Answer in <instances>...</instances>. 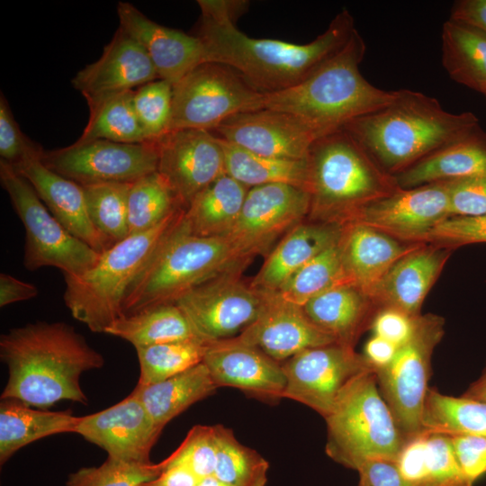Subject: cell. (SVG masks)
<instances>
[{
    "label": "cell",
    "instance_id": "1",
    "mask_svg": "<svg viewBox=\"0 0 486 486\" xmlns=\"http://www.w3.org/2000/svg\"><path fill=\"white\" fill-rule=\"evenodd\" d=\"M202 11L198 36L209 61L230 67L263 94L294 86L314 74L349 40L354 18L343 9L312 41L295 44L247 36L235 25L243 1L199 0Z\"/></svg>",
    "mask_w": 486,
    "mask_h": 486
},
{
    "label": "cell",
    "instance_id": "2",
    "mask_svg": "<svg viewBox=\"0 0 486 486\" xmlns=\"http://www.w3.org/2000/svg\"><path fill=\"white\" fill-rule=\"evenodd\" d=\"M0 358L8 369L1 400L47 409L61 400L87 404L83 373L104 366V358L71 325L37 321L0 337Z\"/></svg>",
    "mask_w": 486,
    "mask_h": 486
},
{
    "label": "cell",
    "instance_id": "3",
    "mask_svg": "<svg viewBox=\"0 0 486 486\" xmlns=\"http://www.w3.org/2000/svg\"><path fill=\"white\" fill-rule=\"evenodd\" d=\"M479 128L471 112H449L434 97L399 89L391 104L342 129L384 172L395 176Z\"/></svg>",
    "mask_w": 486,
    "mask_h": 486
},
{
    "label": "cell",
    "instance_id": "4",
    "mask_svg": "<svg viewBox=\"0 0 486 486\" xmlns=\"http://www.w3.org/2000/svg\"><path fill=\"white\" fill-rule=\"evenodd\" d=\"M365 51L356 29L344 48L310 76L285 90L265 94L263 109L292 114L324 136L388 105L397 90L378 88L363 76L360 64Z\"/></svg>",
    "mask_w": 486,
    "mask_h": 486
},
{
    "label": "cell",
    "instance_id": "5",
    "mask_svg": "<svg viewBox=\"0 0 486 486\" xmlns=\"http://www.w3.org/2000/svg\"><path fill=\"white\" fill-rule=\"evenodd\" d=\"M183 219L130 287L122 315L175 302L195 286L242 268L249 259L227 237L191 234Z\"/></svg>",
    "mask_w": 486,
    "mask_h": 486
},
{
    "label": "cell",
    "instance_id": "6",
    "mask_svg": "<svg viewBox=\"0 0 486 486\" xmlns=\"http://www.w3.org/2000/svg\"><path fill=\"white\" fill-rule=\"evenodd\" d=\"M184 213L179 209L157 226L113 244L84 274L64 276L63 299L72 317L91 331L104 333L122 316L127 292Z\"/></svg>",
    "mask_w": 486,
    "mask_h": 486
},
{
    "label": "cell",
    "instance_id": "7",
    "mask_svg": "<svg viewBox=\"0 0 486 486\" xmlns=\"http://www.w3.org/2000/svg\"><path fill=\"white\" fill-rule=\"evenodd\" d=\"M310 212L340 220L355 209L400 189L344 129L318 139L309 156Z\"/></svg>",
    "mask_w": 486,
    "mask_h": 486
},
{
    "label": "cell",
    "instance_id": "8",
    "mask_svg": "<svg viewBox=\"0 0 486 486\" xmlns=\"http://www.w3.org/2000/svg\"><path fill=\"white\" fill-rule=\"evenodd\" d=\"M375 372L356 378L324 418L327 454L356 471L369 461L396 462L407 440L380 392Z\"/></svg>",
    "mask_w": 486,
    "mask_h": 486
},
{
    "label": "cell",
    "instance_id": "9",
    "mask_svg": "<svg viewBox=\"0 0 486 486\" xmlns=\"http://www.w3.org/2000/svg\"><path fill=\"white\" fill-rule=\"evenodd\" d=\"M0 181L25 230L22 263L27 270L52 266L64 276H79L97 263L101 253L71 234L31 184L4 160H0Z\"/></svg>",
    "mask_w": 486,
    "mask_h": 486
},
{
    "label": "cell",
    "instance_id": "10",
    "mask_svg": "<svg viewBox=\"0 0 486 486\" xmlns=\"http://www.w3.org/2000/svg\"><path fill=\"white\" fill-rule=\"evenodd\" d=\"M264 97L230 67L203 63L173 86L167 133L186 129L212 131L233 115L263 109Z\"/></svg>",
    "mask_w": 486,
    "mask_h": 486
},
{
    "label": "cell",
    "instance_id": "11",
    "mask_svg": "<svg viewBox=\"0 0 486 486\" xmlns=\"http://www.w3.org/2000/svg\"><path fill=\"white\" fill-rule=\"evenodd\" d=\"M444 326V319L437 315L418 316L410 339L398 347L389 364L375 372L380 392L406 439L422 432L432 354Z\"/></svg>",
    "mask_w": 486,
    "mask_h": 486
},
{
    "label": "cell",
    "instance_id": "12",
    "mask_svg": "<svg viewBox=\"0 0 486 486\" xmlns=\"http://www.w3.org/2000/svg\"><path fill=\"white\" fill-rule=\"evenodd\" d=\"M238 268L189 290L175 303L196 335L207 343L238 336L261 314L270 297L246 284Z\"/></svg>",
    "mask_w": 486,
    "mask_h": 486
},
{
    "label": "cell",
    "instance_id": "13",
    "mask_svg": "<svg viewBox=\"0 0 486 486\" xmlns=\"http://www.w3.org/2000/svg\"><path fill=\"white\" fill-rule=\"evenodd\" d=\"M282 366L286 377L284 398L308 406L324 418L356 378L376 371L353 346L338 342L305 349Z\"/></svg>",
    "mask_w": 486,
    "mask_h": 486
},
{
    "label": "cell",
    "instance_id": "14",
    "mask_svg": "<svg viewBox=\"0 0 486 486\" xmlns=\"http://www.w3.org/2000/svg\"><path fill=\"white\" fill-rule=\"evenodd\" d=\"M41 160L50 170L81 185L132 183L158 170V152L155 141L120 143L97 140L43 150Z\"/></svg>",
    "mask_w": 486,
    "mask_h": 486
},
{
    "label": "cell",
    "instance_id": "15",
    "mask_svg": "<svg viewBox=\"0 0 486 486\" xmlns=\"http://www.w3.org/2000/svg\"><path fill=\"white\" fill-rule=\"evenodd\" d=\"M311 195L287 184L248 189L239 217L225 236L248 257L268 252L280 235L302 223L310 212Z\"/></svg>",
    "mask_w": 486,
    "mask_h": 486
},
{
    "label": "cell",
    "instance_id": "16",
    "mask_svg": "<svg viewBox=\"0 0 486 486\" xmlns=\"http://www.w3.org/2000/svg\"><path fill=\"white\" fill-rule=\"evenodd\" d=\"M448 215L445 182L398 189L347 213L341 220L364 224L408 242L421 239Z\"/></svg>",
    "mask_w": 486,
    "mask_h": 486
},
{
    "label": "cell",
    "instance_id": "17",
    "mask_svg": "<svg viewBox=\"0 0 486 486\" xmlns=\"http://www.w3.org/2000/svg\"><path fill=\"white\" fill-rule=\"evenodd\" d=\"M154 141L158 152L157 171L184 209L200 192L226 174L220 138L209 130H179Z\"/></svg>",
    "mask_w": 486,
    "mask_h": 486
},
{
    "label": "cell",
    "instance_id": "18",
    "mask_svg": "<svg viewBox=\"0 0 486 486\" xmlns=\"http://www.w3.org/2000/svg\"><path fill=\"white\" fill-rule=\"evenodd\" d=\"M250 152L276 158L306 160L320 136L296 116L270 109L241 112L211 132Z\"/></svg>",
    "mask_w": 486,
    "mask_h": 486
},
{
    "label": "cell",
    "instance_id": "19",
    "mask_svg": "<svg viewBox=\"0 0 486 486\" xmlns=\"http://www.w3.org/2000/svg\"><path fill=\"white\" fill-rule=\"evenodd\" d=\"M162 429L131 392L112 407L80 417L75 433L105 450L108 456L150 464V451Z\"/></svg>",
    "mask_w": 486,
    "mask_h": 486
},
{
    "label": "cell",
    "instance_id": "20",
    "mask_svg": "<svg viewBox=\"0 0 486 486\" xmlns=\"http://www.w3.org/2000/svg\"><path fill=\"white\" fill-rule=\"evenodd\" d=\"M202 363L218 388H236L267 402L284 398L282 364L236 338L209 343Z\"/></svg>",
    "mask_w": 486,
    "mask_h": 486
},
{
    "label": "cell",
    "instance_id": "21",
    "mask_svg": "<svg viewBox=\"0 0 486 486\" xmlns=\"http://www.w3.org/2000/svg\"><path fill=\"white\" fill-rule=\"evenodd\" d=\"M159 79L146 50L120 27L101 57L79 70L71 83L89 109L105 99Z\"/></svg>",
    "mask_w": 486,
    "mask_h": 486
},
{
    "label": "cell",
    "instance_id": "22",
    "mask_svg": "<svg viewBox=\"0 0 486 486\" xmlns=\"http://www.w3.org/2000/svg\"><path fill=\"white\" fill-rule=\"evenodd\" d=\"M120 28L147 52L159 79L176 85L196 67L210 62L202 40L160 25L127 2L117 7Z\"/></svg>",
    "mask_w": 486,
    "mask_h": 486
},
{
    "label": "cell",
    "instance_id": "23",
    "mask_svg": "<svg viewBox=\"0 0 486 486\" xmlns=\"http://www.w3.org/2000/svg\"><path fill=\"white\" fill-rule=\"evenodd\" d=\"M235 338L281 364L305 349L337 342L308 318L302 307L272 292L259 317Z\"/></svg>",
    "mask_w": 486,
    "mask_h": 486
},
{
    "label": "cell",
    "instance_id": "24",
    "mask_svg": "<svg viewBox=\"0 0 486 486\" xmlns=\"http://www.w3.org/2000/svg\"><path fill=\"white\" fill-rule=\"evenodd\" d=\"M42 151L34 145L22 160L13 166L71 234L97 252L104 253L112 246L90 220L82 185L48 168L41 160Z\"/></svg>",
    "mask_w": 486,
    "mask_h": 486
},
{
    "label": "cell",
    "instance_id": "25",
    "mask_svg": "<svg viewBox=\"0 0 486 486\" xmlns=\"http://www.w3.org/2000/svg\"><path fill=\"white\" fill-rule=\"evenodd\" d=\"M450 248L441 246L417 248L400 258L369 293L374 304L418 317L422 303L440 274Z\"/></svg>",
    "mask_w": 486,
    "mask_h": 486
},
{
    "label": "cell",
    "instance_id": "26",
    "mask_svg": "<svg viewBox=\"0 0 486 486\" xmlns=\"http://www.w3.org/2000/svg\"><path fill=\"white\" fill-rule=\"evenodd\" d=\"M342 232L343 225L336 221L298 224L269 253L250 284L275 292L300 268L338 242Z\"/></svg>",
    "mask_w": 486,
    "mask_h": 486
},
{
    "label": "cell",
    "instance_id": "27",
    "mask_svg": "<svg viewBox=\"0 0 486 486\" xmlns=\"http://www.w3.org/2000/svg\"><path fill=\"white\" fill-rule=\"evenodd\" d=\"M419 244L401 243L399 238L359 223L344 224L340 238L346 272L351 283L367 296L386 272Z\"/></svg>",
    "mask_w": 486,
    "mask_h": 486
},
{
    "label": "cell",
    "instance_id": "28",
    "mask_svg": "<svg viewBox=\"0 0 486 486\" xmlns=\"http://www.w3.org/2000/svg\"><path fill=\"white\" fill-rule=\"evenodd\" d=\"M397 466L411 486H472L462 470L451 437L421 432L408 438Z\"/></svg>",
    "mask_w": 486,
    "mask_h": 486
},
{
    "label": "cell",
    "instance_id": "29",
    "mask_svg": "<svg viewBox=\"0 0 486 486\" xmlns=\"http://www.w3.org/2000/svg\"><path fill=\"white\" fill-rule=\"evenodd\" d=\"M486 174V132L481 128L393 176L400 189Z\"/></svg>",
    "mask_w": 486,
    "mask_h": 486
},
{
    "label": "cell",
    "instance_id": "30",
    "mask_svg": "<svg viewBox=\"0 0 486 486\" xmlns=\"http://www.w3.org/2000/svg\"><path fill=\"white\" fill-rule=\"evenodd\" d=\"M372 300L357 286L345 284L309 300L302 309L320 328L338 343L353 346L367 324L371 326Z\"/></svg>",
    "mask_w": 486,
    "mask_h": 486
},
{
    "label": "cell",
    "instance_id": "31",
    "mask_svg": "<svg viewBox=\"0 0 486 486\" xmlns=\"http://www.w3.org/2000/svg\"><path fill=\"white\" fill-rule=\"evenodd\" d=\"M218 387L202 362L176 375L148 385L137 384L132 392L156 426L164 427L191 405L212 395Z\"/></svg>",
    "mask_w": 486,
    "mask_h": 486
},
{
    "label": "cell",
    "instance_id": "32",
    "mask_svg": "<svg viewBox=\"0 0 486 486\" xmlns=\"http://www.w3.org/2000/svg\"><path fill=\"white\" fill-rule=\"evenodd\" d=\"M80 417L69 410H33L15 400L0 403V464H5L18 450L49 436L75 433Z\"/></svg>",
    "mask_w": 486,
    "mask_h": 486
},
{
    "label": "cell",
    "instance_id": "33",
    "mask_svg": "<svg viewBox=\"0 0 486 486\" xmlns=\"http://www.w3.org/2000/svg\"><path fill=\"white\" fill-rule=\"evenodd\" d=\"M248 189L228 174L219 177L184 210L187 230L201 237H225L239 217Z\"/></svg>",
    "mask_w": 486,
    "mask_h": 486
},
{
    "label": "cell",
    "instance_id": "34",
    "mask_svg": "<svg viewBox=\"0 0 486 486\" xmlns=\"http://www.w3.org/2000/svg\"><path fill=\"white\" fill-rule=\"evenodd\" d=\"M104 333L130 343L135 348L173 341L201 339L175 302L159 304L130 315H122Z\"/></svg>",
    "mask_w": 486,
    "mask_h": 486
},
{
    "label": "cell",
    "instance_id": "35",
    "mask_svg": "<svg viewBox=\"0 0 486 486\" xmlns=\"http://www.w3.org/2000/svg\"><path fill=\"white\" fill-rule=\"evenodd\" d=\"M224 151L226 174L248 188L287 184L310 193L309 158L294 160L270 158L244 149L220 139Z\"/></svg>",
    "mask_w": 486,
    "mask_h": 486
},
{
    "label": "cell",
    "instance_id": "36",
    "mask_svg": "<svg viewBox=\"0 0 486 486\" xmlns=\"http://www.w3.org/2000/svg\"><path fill=\"white\" fill-rule=\"evenodd\" d=\"M442 64L454 81L486 93V36L448 19L442 29Z\"/></svg>",
    "mask_w": 486,
    "mask_h": 486
},
{
    "label": "cell",
    "instance_id": "37",
    "mask_svg": "<svg viewBox=\"0 0 486 486\" xmlns=\"http://www.w3.org/2000/svg\"><path fill=\"white\" fill-rule=\"evenodd\" d=\"M422 432L448 436L486 437V402L454 397L428 388L421 416Z\"/></svg>",
    "mask_w": 486,
    "mask_h": 486
},
{
    "label": "cell",
    "instance_id": "38",
    "mask_svg": "<svg viewBox=\"0 0 486 486\" xmlns=\"http://www.w3.org/2000/svg\"><path fill=\"white\" fill-rule=\"evenodd\" d=\"M345 284L352 283L346 272L339 240L309 261L272 293L302 307L311 298Z\"/></svg>",
    "mask_w": 486,
    "mask_h": 486
},
{
    "label": "cell",
    "instance_id": "39",
    "mask_svg": "<svg viewBox=\"0 0 486 486\" xmlns=\"http://www.w3.org/2000/svg\"><path fill=\"white\" fill-rule=\"evenodd\" d=\"M133 91L111 96L90 108L87 124L76 142H148L135 113Z\"/></svg>",
    "mask_w": 486,
    "mask_h": 486
},
{
    "label": "cell",
    "instance_id": "40",
    "mask_svg": "<svg viewBox=\"0 0 486 486\" xmlns=\"http://www.w3.org/2000/svg\"><path fill=\"white\" fill-rule=\"evenodd\" d=\"M179 209L184 208L158 171L140 177L132 183L128 198L130 235L157 226Z\"/></svg>",
    "mask_w": 486,
    "mask_h": 486
},
{
    "label": "cell",
    "instance_id": "41",
    "mask_svg": "<svg viewBox=\"0 0 486 486\" xmlns=\"http://www.w3.org/2000/svg\"><path fill=\"white\" fill-rule=\"evenodd\" d=\"M214 429L218 449L213 475L230 486H266L267 461L242 445L231 429L220 424Z\"/></svg>",
    "mask_w": 486,
    "mask_h": 486
},
{
    "label": "cell",
    "instance_id": "42",
    "mask_svg": "<svg viewBox=\"0 0 486 486\" xmlns=\"http://www.w3.org/2000/svg\"><path fill=\"white\" fill-rule=\"evenodd\" d=\"M132 183L108 182L82 185L90 220L111 246L130 235L128 198Z\"/></svg>",
    "mask_w": 486,
    "mask_h": 486
},
{
    "label": "cell",
    "instance_id": "43",
    "mask_svg": "<svg viewBox=\"0 0 486 486\" xmlns=\"http://www.w3.org/2000/svg\"><path fill=\"white\" fill-rule=\"evenodd\" d=\"M208 344L195 338L136 347L140 364L138 384L164 381L202 363Z\"/></svg>",
    "mask_w": 486,
    "mask_h": 486
},
{
    "label": "cell",
    "instance_id": "44",
    "mask_svg": "<svg viewBox=\"0 0 486 486\" xmlns=\"http://www.w3.org/2000/svg\"><path fill=\"white\" fill-rule=\"evenodd\" d=\"M162 471L161 463L140 464L108 456L99 466L83 467L70 473L66 486H140Z\"/></svg>",
    "mask_w": 486,
    "mask_h": 486
},
{
    "label": "cell",
    "instance_id": "45",
    "mask_svg": "<svg viewBox=\"0 0 486 486\" xmlns=\"http://www.w3.org/2000/svg\"><path fill=\"white\" fill-rule=\"evenodd\" d=\"M173 102V85L157 79L133 91V106L147 141L167 133Z\"/></svg>",
    "mask_w": 486,
    "mask_h": 486
},
{
    "label": "cell",
    "instance_id": "46",
    "mask_svg": "<svg viewBox=\"0 0 486 486\" xmlns=\"http://www.w3.org/2000/svg\"><path fill=\"white\" fill-rule=\"evenodd\" d=\"M217 449L214 426L196 425L190 429L176 450L160 463L163 470L182 465L202 479L213 475Z\"/></svg>",
    "mask_w": 486,
    "mask_h": 486
},
{
    "label": "cell",
    "instance_id": "47",
    "mask_svg": "<svg viewBox=\"0 0 486 486\" xmlns=\"http://www.w3.org/2000/svg\"><path fill=\"white\" fill-rule=\"evenodd\" d=\"M457 247L486 243V214L479 217H447L432 228L421 242Z\"/></svg>",
    "mask_w": 486,
    "mask_h": 486
},
{
    "label": "cell",
    "instance_id": "48",
    "mask_svg": "<svg viewBox=\"0 0 486 486\" xmlns=\"http://www.w3.org/2000/svg\"><path fill=\"white\" fill-rule=\"evenodd\" d=\"M449 217L486 214V174L445 181Z\"/></svg>",
    "mask_w": 486,
    "mask_h": 486
},
{
    "label": "cell",
    "instance_id": "49",
    "mask_svg": "<svg viewBox=\"0 0 486 486\" xmlns=\"http://www.w3.org/2000/svg\"><path fill=\"white\" fill-rule=\"evenodd\" d=\"M35 144L21 130L5 96H0V157L1 160L17 164Z\"/></svg>",
    "mask_w": 486,
    "mask_h": 486
},
{
    "label": "cell",
    "instance_id": "50",
    "mask_svg": "<svg viewBox=\"0 0 486 486\" xmlns=\"http://www.w3.org/2000/svg\"><path fill=\"white\" fill-rule=\"evenodd\" d=\"M416 318L395 309L382 308L374 314L370 327L374 336L399 347L410 339Z\"/></svg>",
    "mask_w": 486,
    "mask_h": 486
},
{
    "label": "cell",
    "instance_id": "51",
    "mask_svg": "<svg viewBox=\"0 0 486 486\" xmlns=\"http://www.w3.org/2000/svg\"><path fill=\"white\" fill-rule=\"evenodd\" d=\"M450 437L462 470L474 483L486 473V437L471 436Z\"/></svg>",
    "mask_w": 486,
    "mask_h": 486
},
{
    "label": "cell",
    "instance_id": "52",
    "mask_svg": "<svg viewBox=\"0 0 486 486\" xmlns=\"http://www.w3.org/2000/svg\"><path fill=\"white\" fill-rule=\"evenodd\" d=\"M357 472L359 479L369 486H411L401 475L396 462L369 461L362 464Z\"/></svg>",
    "mask_w": 486,
    "mask_h": 486
},
{
    "label": "cell",
    "instance_id": "53",
    "mask_svg": "<svg viewBox=\"0 0 486 486\" xmlns=\"http://www.w3.org/2000/svg\"><path fill=\"white\" fill-rule=\"evenodd\" d=\"M449 20L486 36V0L454 2Z\"/></svg>",
    "mask_w": 486,
    "mask_h": 486
},
{
    "label": "cell",
    "instance_id": "54",
    "mask_svg": "<svg viewBox=\"0 0 486 486\" xmlns=\"http://www.w3.org/2000/svg\"><path fill=\"white\" fill-rule=\"evenodd\" d=\"M38 294L39 290L34 284L5 273L0 274V307L30 300Z\"/></svg>",
    "mask_w": 486,
    "mask_h": 486
},
{
    "label": "cell",
    "instance_id": "55",
    "mask_svg": "<svg viewBox=\"0 0 486 486\" xmlns=\"http://www.w3.org/2000/svg\"><path fill=\"white\" fill-rule=\"evenodd\" d=\"M201 479L182 465L165 468L155 479L140 486H195Z\"/></svg>",
    "mask_w": 486,
    "mask_h": 486
},
{
    "label": "cell",
    "instance_id": "56",
    "mask_svg": "<svg viewBox=\"0 0 486 486\" xmlns=\"http://www.w3.org/2000/svg\"><path fill=\"white\" fill-rule=\"evenodd\" d=\"M397 349L394 344L374 335L365 344L364 356L377 370L392 362Z\"/></svg>",
    "mask_w": 486,
    "mask_h": 486
},
{
    "label": "cell",
    "instance_id": "57",
    "mask_svg": "<svg viewBox=\"0 0 486 486\" xmlns=\"http://www.w3.org/2000/svg\"><path fill=\"white\" fill-rule=\"evenodd\" d=\"M465 397L486 402V366L481 376L467 388Z\"/></svg>",
    "mask_w": 486,
    "mask_h": 486
},
{
    "label": "cell",
    "instance_id": "58",
    "mask_svg": "<svg viewBox=\"0 0 486 486\" xmlns=\"http://www.w3.org/2000/svg\"><path fill=\"white\" fill-rule=\"evenodd\" d=\"M195 486H230V485L221 482L214 475H210V476L202 478Z\"/></svg>",
    "mask_w": 486,
    "mask_h": 486
},
{
    "label": "cell",
    "instance_id": "59",
    "mask_svg": "<svg viewBox=\"0 0 486 486\" xmlns=\"http://www.w3.org/2000/svg\"><path fill=\"white\" fill-rule=\"evenodd\" d=\"M357 486H369L364 481L359 479V482Z\"/></svg>",
    "mask_w": 486,
    "mask_h": 486
},
{
    "label": "cell",
    "instance_id": "60",
    "mask_svg": "<svg viewBox=\"0 0 486 486\" xmlns=\"http://www.w3.org/2000/svg\"><path fill=\"white\" fill-rule=\"evenodd\" d=\"M484 95L486 96V93L484 94Z\"/></svg>",
    "mask_w": 486,
    "mask_h": 486
}]
</instances>
